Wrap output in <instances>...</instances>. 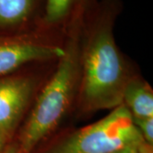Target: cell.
Returning a JSON list of instances; mask_svg holds the SVG:
<instances>
[{
  "label": "cell",
  "instance_id": "6",
  "mask_svg": "<svg viewBox=\"0 0 153 153\" xmlns=\"http://www.w3.org/2000/svg\"><path fill=\"white\" fill-rule=\"evenodd\" d=\"M30 77L0 76V131L13 137L34 91Z\"/></svg>",
  "mask_w": 153,
  "mask_h": 153
},
{
  "label": "cell",
  "instance_id": "3",
  "mask_svg": "<svg viewBox=\"0 0 153 153\" xmlns=\"http://www.w3.org/2000/svg\"><path fill=\"white\" fill-rule=\"evenodd\" d=\"M144 141L123 104L104 118L53 144L43 153H112Z\"/></svg>",
  "mask_w": 153,
  "mask_h": 153
},
{
  "label": "cell",
  "instance_id": "10",
  "mask_svg": "<svg viewBox=\"0 0 153 153\" xmlns=\"http://www.w3.org/2000/svg\"><path fill=\"white\" fill-rule=\"evenodd\" d=\"M12 139L13 137L6 134L4 132L0 131V153H3L7 146L12 141Z\"/></svg>",
  "mask_w": 153,
  "mask_h": 153
},
{
  "label": "cell",
  "instance_id": "13",
  "mask_svg": "<svg viewBox=\"0 0 153 153\" xmlns=\"http://www.w3.org/2000/svg\"><path fill=\"white\" fill-rule=\"evenodd\" d=\"M153 146L148 145L147 143L143 141L140 143L138 149V153H153Z\"/></svg>",
  "mask_w": 153,
  "mask_h": 153
},
{
  "label": "cell",
  "instance_id": "2",
  "mask_svg": "<svg viewBox=\"0 0 153 153\" xmlns=\"http://www.w3.org/2000/svg\"><path fill=\"white\" fill-rule=\"evenodd\" d=\"M81 29L67 35L65 53L20 134L17 142L25 153L32 152L55 129L71 103L80 79Z\"/></svg>",
  "mask_w": 153,
  "mask_h": 153
},
{
  "label": "cell",
  "instance_id": "4",
  "mask_svg": "<svg viewBox=\"0 0 153 153\" xmlns=\"http://www.w3.org/2000/svg\"><path fill=\"white\" fill-rule=\"evenodd\" d=\"M64 53V46L38 31L14 35L0 34V76L12 74L30 62L59 60Z\"/></svg>",
  "mask_w": 153,
  "mask_h": 153
},
{
  "label": "cell",
  "instance_id": "12",
  "mask_svg": "<svg viewBox=\"0 0 153 153\" xmlns=\"http://www.w3.org/2000/svg\"><path fill=\"white\" fill-rule=\"evenodd\" d=\"M140 143L128 146H126V147L122 148L120 150L116 151V152H114L112 153H138V149H139V146L140 145Z\"/></svg>",
  "mask_w": 153,
  "mask_h": 153
},
{
  "label": "cell",
  "instance_id": "9",
  "mask_svg": "<svg viewBox=\"0 0 153 153\" xmlns=\"http://www.w3.org/2000/svg\"><path fill=\"white\" fill-rule=\"evenodd\" d=\"M144 141L153 146V117L144 119H133Z\"/></svg>",
  "mask_w": 153,
  "mask_h": 153
},
{
  "label": "cell",
  "instance_id": "8",
  "mask_svg": "<svg viewBox=\"0 0 153 153\" xmlns=\"http://www.w3.org/2000/svg\"><path fill=\"white\" fill-rule=\"evenodd\" d=\"M123 104L133 119L153 117V91L151 86L140 78L130 76L123 90Z\"/></svg>",
  "mask_w": 153,
  "mask_h": 153
},
{
  "label": "cell",
  "instance_id": "7",
  "mask_svg": "<svg viewBox=\"0 0 153 153\" xmlns=\"http://www.w3.org/2000/svg\"><path fill=\"white\" fill-rule=\"evenodd\" d=\"M44 0H0V34H24L37 31Z\"/></svg>",
  "mask_w": 153,
  "mask_h": 153
},
{
  "label": "cell",
  "instance_id": "5",
  "mask_svg": "<svg viewBox=\"0 0 153 153\" xmlns=\"http://www.w3.org/2000/svg\"><path fill=\"white\" fill-rule=\"evenodd\" d=\"M97 0H44V9L37 31L51 38L63 31L67 36L82 27Z\"/></svg>",
  "mask_w": 153,
  "mask_h": 153
},
{
  "label": "cell",
  "instance_id": "11",
  "mask_svg": "<svg viewBox=\"0 0 153 153\" xmlns=\"http://www.w3.org/2000/svg\"><path fill=\"white\" fill-rule=\"evenodd\" d=\"M3 153H25L22 149L21 148V146H19V144L17 141H15V142H12L11 141L8 146L7 147L5 148V150L3 152Z\"/></svg>",
  "mask_w": 153,
  "mask_h": 153
},
{
  "label": "cell",
  "instance_id": "1",
  "mask_svg": "<svg viewBox=\"0 0 153 153\" xmlns=\"http://www.w3.org/2000/svg\"><path fill=\"white\" fill-rule=\"evenodd\" d=\"M119 0H103L88 16L81 29L78 102L83 111L112 110L123 104L130 78L117 48L113 27Z\"/></svg>",
  "mask_w": 153,
  "mask_h": 153
}]
</instances>
